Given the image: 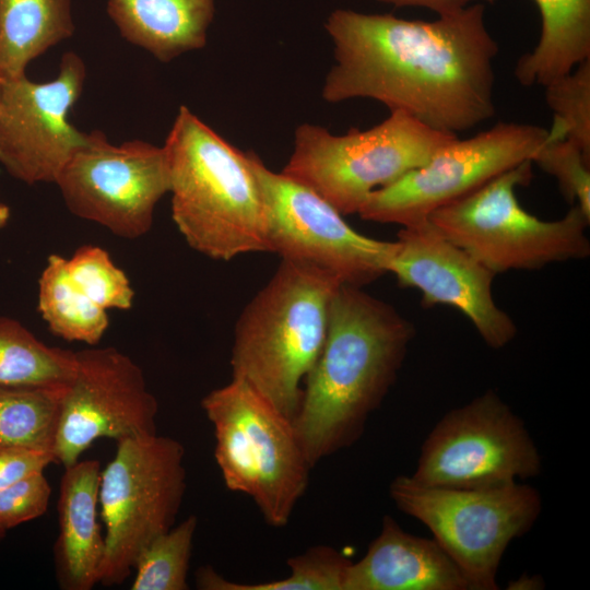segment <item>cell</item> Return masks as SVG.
I'll return each instance as SVG.
<instances>
[{
    "label": "cell",
    "mask_w": 590,
    "mask_h": 590,
    "mask_svg": "<svg viewBox=\"0 0 590 590\" xmlns=\"http://www.w3.org/2000/svg\"><path fill=\"white\" fill-rule=\"evenodd\" d=\"M324 28L334 54L321 90L326 102L374 99L455 134L494 116L499 48L484 3L433 21L337 9Z\"/></svg>",
    "instance_id": "1"
},
{
    "label": "cell",
    "mask_w": 590,
    "mask_h": 590,
    "mask_svg": "<svg viewBox=\"0 0 590 590\" xmlns=\"http://www.w3.org/2000/svg\"><path fill=\"white\" fill-rule=\"evenodd\" d=\"M413 337V324L393 306L363 287L335 288L326 340L293 418L311 467L361 438L393 386Z\"/></svg>",
    "instance_id": "2"
},
{
    "label": "cell",
    "mask_w": 590,
    "mask_h": 590,
    "mask_svg": "<svg viewBox=\"0 0 590 590\" xmlns=\"http://www.w3.org/2000/svg\"><path fill=\"white\" fill-rule=\"evenodd\" d=\"M172 219L193 250L229 261L269 252L266 211L246 152L180 106L163 145Z\"/></svg>",
    "instance_id": "3"
},
{
    "label": "cell",
    "mask_w": 590,
    "mask_h": 590,
    "mask_svg": "<svg viewBox=\"0 0 590 590\" xmlns=\"http://www.w3.org/2000/svg\"><path fill=\"white\" fill-rule=\"evenodd\" d=\"M340 284L315 269L281 260L236 321L232 378L292 420L300 405L302 384L322 350L330 302Z\"/></svg>",
    "instance_id": "4"
},
{
    "label": "cell",
    "mask_w": 590,
    "mask_h": 590,
    "mask_svg": "<svg viewBox=\"0 0 590 590\" xmlns=\"http://www.w3.org/2000/svg\"><path fill=\"white\" fill-rule=\"evenodd\" d=\"M201 405L213 425L214 458L226 487L250 497L269 526L285 527L312 469L293 420L234 378Z\"/></svg>",
    "instance_id": "5"
},
{
    "label": "cell",
    "mask_w": 590,
    "mask_h": 590,
    "mask_svg": "<svg viewBox=\"0 0 590 590\" xmlns=\"http://www.w3.org/2000/svg\"><path fill=\"white\" fill-rule=\"evenodd\" d=\"M532 165L522 162L435 210L428 220L495 274L587 258L590 216L580 208L571 205L562 219L543 221L520 205L516 190L532 180Z\"/></svg>",
    "instance_id": "6"
},
{
    "label": "cell",
    "mask_w": 590,
    "mask_h": 590,
    "mask_svg": "<svg viewBox=\"0 0 590 590\" xmlns=\"http://www.w3.org/2000/svg\"><path fill=\"white\" fill-rule=\"evenodd\" d=\"M457 134L436 130L392 110L380 123L333 134L299 125L282 173L321 196L341 214L358 213L370 193L424 165Z\"/></svg>",
    "instance_id": "7"
},
{
    "label": "cell",
    "mask_w": 590,
    "mask_h": 590,
    "mask_svg": "<svg viewBox=\"0 0 590 590\" xmlns=\"http://www.w3.org/2000/svg\"><path fill=\"white\" fill-rule=\"evenodd\" d=\"M397 508L421 521L463 574L469 590H496V576L510 542L524 535L542 511L531 485L511 482L453 488L427 486L409 475L392 480Z\"/></svg>",
    "instance_id": "8"
},
{
    "label": "cell",
    "mask_w": 590,
    "mask_h": 590,
    "mask_svg": "<svg viewBox=\"0 0 590 590\" xmlns=\"http://www.w3.org/2000/svg\"><path fill=\"white\" fill-rule=\"evenodd\" d=\"M116 442L98 489L106 528L98 583L105 587L122 585L141 551L175 524L187 485L178 440L154 434Z\"/></svg>",
    "instance_id": "9"
},
{
    "label": "cell",
    "mask_w": 590,
    "mask_h": 590,
    "mask_svg": "<svg viewBox=\"0 0 590 590\" xmlns=\"http://www.w3.org/2000/svg\"><path fill=\"white\" fill-rule=\"evenodd\" d=\"M246 154L263 199L269 252L357 287L389 272L397 241L356 232L314 190Z\"/></svg>",
    "instance_id": "10"
},
{
    "label": "cell",
    "mask_w": 590,
    "mask_h": 590,
    "mask_svg": "<svg viewBox=\"0 0 590 590\" xmlns=\"http://www.w3.org/2000/svg\"><path fill=\"white\" fill-rule=\"evenodd\" d=\"M542 457L523 420L487 390L447 412L422 444L414 482L472 488L531 479Z\"/></svg>",
    "instance_id": "11"
},
{
    "label": "cell",
    "mask_w": 590,
    "mask_h": 590,
    "mask_svg": "<svg viewBox=\"0 0 590 590\" xmlns=\"http://www.w3.org/2000/svg\"><path fill=\"white\" fill-rule=\"evenodd\" d=\"M558 132L540 126L499 122L471 138L440 146L422 166L375 190L358 211L366 221L401 226L476 190L502 173L532 161Z\"/></svg>",
    "instance_id": "12"
},
{
    "label": "cell",
    "mask_w": 590,
    "mask_h": 590,
    "mask_svg": "<svg viewBox=\"0 0 590 590\" xmlns=\"http://www.w3.org/2000/svg\"><path fill=\"white\" fill-rule=\"evenodd\" d=\"M55 184L72 214L135 239L150 232L156 204L169 192L166 153L141 140L115 145L95 130L86 133Z\"/></svg>",
    "instance_id": "13"
},
{
    "label": "cell",
    "mask_w": 590,
    "mask_h": 590,
    "mask_svg": "<svg viewBox=\"0 0 590 590\" xmlns=\"http://www.w3.org/2000/svg\"><path fill=\"white\" fill-rule=\"evenodd\" d=\"M75 361L59 404L57 463H76L99 438L117 441L157 434L158 403L135 362L111 346L78 351Z\"/></svg>",
    "instance_id": "14"
},
{
    "label": "cell",
    "mask_w": 590,
    "mask_h": 590,
    "mask_svg": "<svg viewBox=\"0 0 590 590\" xmlns=\"http://www.w3.org/2000/svg\"><path fill=\"white\" fill-rule=\"evenodd\" d=\"M85 76L83 59L68 51L51 81L34 82L26 74L1 81L0 163L11 176L27 185L55 184L86 138L68 119Z\"/></svg>",
    "instance_id": "15"
},
{
    "label": "cell",
    "mask_w": 590,
    "mask_h": 590,
    "mask_svg": "<svg viewBox=\"0 0 590 590\" xmlns=\"http://www.w3.org/2000/svg\"><path fill=\"white\" fill-rule=\"evenodd\" d=\"M396 241L388 273L400 286L418 290L423 306L457 308L495 350L516 337L514 320L493 297L496 274L445 237L428 219L402 226Z\"/></svg>",
    "instance_id": "16"
},
{
    "label": "cell",
    "mask_w": 590,
    "mask_h": 590,
    "mask_svg": "<svg viewBox=\"0 0 590 590\" xmlns=\"http://www.w3.org/2000/svg\"><path fill=\"white\" fill-rule=\"evenodd\" d=\"M344 590H469V585L434 539L411 534L386 515L366 554L351 563Z\"/></svg>",
    "instance_id": "17"
},
{
    "label": "cell",
    "mask_w": 590,
    "mask_h": 590,
    "mask_svg": "<svg viewBox=\"0 0 590 590\" xmlns=\"http://www.w3.org/2000/svg\"><path fill=\"white\" fill-rule=\"evenodd\" d=\"M101 472L97 460H84L64 468L61 477L54 560L63 590H91L98 583L105 554L97 521Z\"/></svg>",
    "instance_id": "18"
},
{
    "label": "cell",
    "mask_w": 590,
    "mask_h": 590,
    "mask_svg": "<svg viewBox=\"0 0 590 590\" xmlns=\"http://www.w3.org/2000/svg\"><path fill=\"white\" fill-rule=\"evenodd\" d=\"M214 12V0H107L120 35L162 62L203 48Z\"/></svg>",
    "instance_id": "19"
},
{
    "label": "cell",
    "mask_w": 590,
    "mask_h": 590,
    "mask_svg": "<svg viewBox=\"0 0 590 590\" xmlns=\"http://www.w3.org/2000/svg\"><path fill=\"white\" fill-rule=\"evenodd\" d=\"M534 1L541 14L540 38L515 67L524 86H544L590 59V0Z\"/></svg>",
    "instance_id": "20"
},
{
    "label": "cell",
    "mask_w": 590,
    "mask_h": 590,
    "mask_svg": "<svg viewBox=\"0 0 590 590\" xmlns=\"http://www.w3.org/2000/svg\"><path fill=\"white\" fill-rule=\"evenodd\" d=\"M71 0H0V78L26 74L31 61L74 33Z\"/></svg>",
    "instance_id": "21"
},
{
    "label": "cell",
    "mask_w": 590,
    "mask_h": 590,
    "mask_svg": "<svg viewBox=\"0 0 590 590\" xmlns=\"http://www.w3.org/2000/svg\"><path fill=\"white\" fill-rule=\"evenodd\" d=\"M38 311L49 330L63 340L96 345L109 326L107 310L74 283L67 258L52 253L38 279Z\"/></svg>",
    "instance_id": "22"
},
{
    "label": "cell",
    "mask_w": 590,
    "mask_h": 590,
    "mask_svg": "<svg viewBox=\"0 0 590 590\" xmlns=\"http://www.w3.org/2000/svg\"><path fill=\"white\" fill-rule=\"evenodd\" d=\"M75 352L49 346L15 319L0 317V386H67Z\"/></svg>",
    "instance_id": "23"
},
{
    "label": "cell",
    "mask_w": 590,
    "mask_h": 590,
    "mask_svg": "<svg viewBox=\"0 0 590 590\" xmlns=\"http://www.w3.org/2000/svg\"><path fill=\"white\" fill-rule=\"evenodd\" d=\"M64 387L0 386V446H21L54 453Z\"/></svg>",
    "instance_id": "24"
},
{
    "label": "cell",
    "mask_w": 590,
    "mask_h": 590,
    "mask_svg": "<svg viewBox=\"0 0 590 590\" xmlns=\"http://www.w3.org/2000/svg\"><path fill=\"white\" fill-rule=\"evenodd\" d=\"M286 563L287 577L259 583L232 581L211 566H202L196 571V586L202 590H344L352 560L332 546L317 545Z\"/></svg>",
    "instance_id": "25"
},
{
    "label": "cell",
    "mask_w": 590,
    "mask_h": 590,
    "mask_svg": "<svg viewBox=\"0 0 590 590\" xmlns=\"http://www.w3.org/2000/svg\"><path fill=\"white\" fill-rule=\"evenodd\" d=\"M198 518L189 516L155 536L133 566L131 590H187V576Z\"/></svg>",
    "instance_id": "26"
},
{
    "label": "cell",
    "mask_w": 590,
    "mask_h": 590,
    "mask_svg": "<svg viewBox=\"0 0 590 590\" xmlns=\"http://www.w3.org/2000/svg\"><path fill=\"white\" fill-rule=\"evenodd\" d=\"M67 266L79 288L103 309L132 307L134 291L128 276L102 247L81 246L67 258Z\"/></svg>",
    "instance_id": "27"
},
{
    "label": "cell",
    "mask_w": 590,
    "mask_h": 590,
    "mask_svg": "<svg viewBox=\"0 0 590 590\" xmlns=\"http://www.w3.org/2000/svg\"><path fill=\"white\" fill-rule=\"evenodd\" d=\"M554 122L590 157V59L544 85Z\"/></svg>",
    "instance_id": "28"
},
{
    "label": "cell",
    "mask_w": 590,
    "mask_h": 590,
    "mask_svg": "<svg viewBox=\"0 0 590 590\" xmlns=\"http://www.w3.org/2000/svg\"><path fill=\"white\" fill-rule=\"evenodd\" d=\"M558 182L565 199L590 216V157L568 139H550L532 160Z\"/></svg>",
    "instance_id": "29"
},
{
    "label": "cell",
    "mask_w": 590,
    "mask_h": 590,
    "mask_svg": "<svg viewBox=\"0 0 590 590\" xmlns=\"http://www.w3.org/2000/svg\"><path fill=\"white\" fill-rule=\"evenodd\" d=\"M51 487L38 472L0 489V530L5 531L45 514Z\"/></svg>",
    "instance_id": "30"
},
{
    "label": "cell",
    "mask_w": 590,
    "mask_h": 590,
    "mask_svg": "<svg viewBox=\"0 0 590 590\" xmlns=\"http://www.w3.org/2000/svg\"><path fill=\"white\" fill-rule=\"evenodd\" d=\"M52 452L21 446H0V489L55 463Z\"/></svg>",
    "instance_id": "31"
},
{
    "label": "cell",
    "mask_w": 590,
    "mask_h": 590,
    "mask_svg": "<svg viewBox=\"0 0 590 590\" xmlns=\"http://www.w3.org/2000/svg\"><path fill=\"white\" fill-rule=\"evenodd\" d=\"M394 7H417L434 11L438 15L458 12L477 2L493 3L496 0H377Z\"/></svg>",
    "instance_id": "32"
},
{
    "label": "cell",
    "mask_w": 590,
    "mask_h": 590,
    "mask_svg": "<svg viewBox=\"0 0 590 590\" xmlns=\"http://www.w3.org/2000/svg\"><path fill=\"white\" fill-rule=\"evenodd\" d=\"M511 590H538L544 588V580L541 576L524 574L508 583Z\"/></svg>",
    "instance_id": "33"
},
{
    "label": "cell",
    "mask_w": 590,
    "mask_h": 590,
    "mask_svg": "<svg viewBox=\"0 0 590 590\" xmlns=\"http://www.w3.org/2000/svg\"><path fill=\"white\" fill-rule=\"evenodd\" d=\"M10 208L7 204L0 202V229L7 225L10 220Z\"/></svg>",
    "instance_id": "34"
},
{
    "label": "cell",
    "mask_w": 590,
    "mask_h": 590,
    "mask_svg": "<svg viewBox=\"0 0 590 590\" xmlns=\"http://www.w3.org/2000/svg\"><path fill=\"white\" fill-rule=\"evenodd\" d=\"M5 535V531L0 530V540Z\"/></svg>",
    "instance_id": "35"
},
{
    "label": "cell",
    "mask_w": 590,
    "mask_h": 590,
    "mask_svg": "<svg viewBox=\"0 0 590 590\" xmlns=\"http://www.w3.org/2000/svg\"><path fill=\"white\" fill-rule=\"evenodd\" d=\"M1 81H2V80H1V78H0V86H1Z\"/></svg>",
    "instance_id": "36"
}]
</instances>
